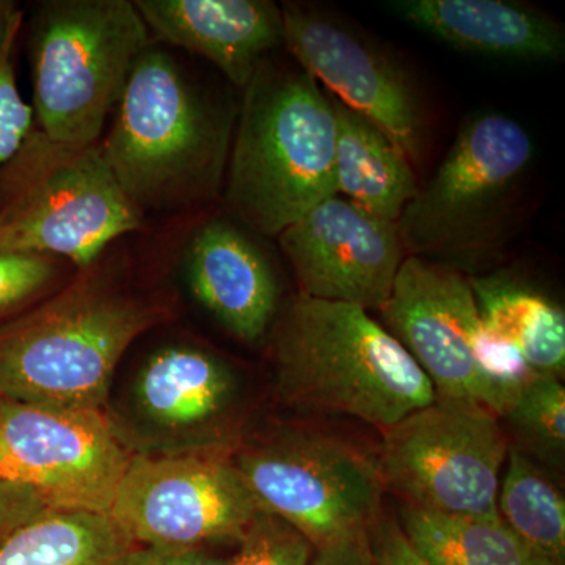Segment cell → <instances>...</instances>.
<instances>
[{
    "label": "cell",
    "instance_id": "obj_1",
    "mask_svg": "<svg viewBox=\"0 0 565 565\" xmlns=\"http://www.w3.org/2000/svg\"><path fill=\"white\" fill-rule=\"evenodd\" d=\"M95 264L39 307L0 323V399L103 411L129 345L166 321Z\"/></svg>",
    "mask_w": 565,
    "mask_h": 565
},
{
    "label": "cell",
    "instance_id": "obj_2",
    "mask_svg": "<svg viewBox=\"0 0 565 565\" xmlns=\"http://www.w3.org/2000/svg\"><path fill=\"white\" fill-rule=\"evenodd\" d=\"M244 90L225 200L253 232L278 237L337 195L332 99L305 71L267 61Z\"/></svg>",
    "mask_w": 565,
    "mask_h": 565
},
{
    "label": "cell",
    "instance_id": "obj_3",
    "mask_svg": "<svg viewBox=\"0 0 565 565\" xmlns=\"http://www.w3.org/2000/svg\"><path fill=\"white\" fill-rule=\"evenodd\" d=\"M99 147L141 215L181 210L217 192L230 126L172 55L148 46L134 63Z\"/></svg>",
    "mask_w": 565,
    "mask_h": 565
},
{
    "label": "cell",
    "instance_id": "obj_4",
    "mask_svg": "<svg viewBox=\"0 0 565 565\" xmlns=\"http://www.w3.org/2000/svg\"><path fill=\"white\" fill-rule=\"evenodd\" d=\"M275 352L282 396L311 411L385 430L437 399L414 356L356 305L297 297Z\"/></svg>",
    "mask_w": 565,
    "mask_h": 565
},
{
    "label": "cell",
    "instance_id": "obj_5",
    "mask_svg": "<svg viewBox=\"0 0 565 565\" xmlns=\"http://www.w3.org/2000/svg\"><path fill=\"white\" fill-rule=\"evenodd\" d=\"M150 29L129 0H51L33 21V131L66 148L98 145Z\"/></svg>",
    "mask_w": 565,
    "mask_h": 565
},
{
    "label": "cell",
    "instance_id": "obj_6",
    "mask_svg": "<svg viewBox=\"0 0 565 565\" xmlns=\"http://www.w3.org/2000/svg\"><path fill=\"white\" fill-rule=\"evenodd\" d=\"M140 226L99 143L61 147L32 129L0 174V252L52 256L82 270Z\"/></svg>",
    "mask_w": 565,
    "mask_h": 565
},
{
    "label": "cell",
    "instance_id": "obj_7",
    "mask_svg": "<svg viewBox=\"0 0 565 565\" xmlns=\"http://www.w3.org/2000/svg\"><path fill=\"white\" fill-rule=\"evenodd\" d=\"M384 484L407 503L438 514L497 519L509 440L481 405L435 399L384 430Z\"/></svg>",
    "mask_w": 565,
    "mask_h": 565
},
{
    "label": "cell",
    "instance_id": "obj_8",
    "mask_svg": "<svg viewBox=\"0 0 565 565\" xmlns=\"http://www.w3.org/2000/svg\"><path fill=\"white\" fill-rule=\"evenodd\" d=\"M264 509L221 446L134 455L110 519L139 546L239 542Z\"/></svg>",
    "mask_w": 565,
    "mask_h": 565
},
{
    "label": "cell",
    "instance_id": "obj_9",
    "mask_svg": "<svg viewBox=\"0 0 565 565\" xmlns=\"http://www.w3.org/2000/svg\"><path fill=\"white\" fill-rule=\"evenodd\" d=\"M132 457L104 411L0 399V478L51 511L109 515Z\"/></svg>",
    "mask_w": 565,
    "mask_h": 565
},
{
    "label": "cell",
    "instance_id": "obj_10",
    "mask_svg": "<svg viewBox=\"0 0 565 565\" xmlns=\"http://www.w3.org/2000/svg\"><path fill=\"white\" fill-rule=\"evenodd\" d=\"M259 505L316 548L353 531L367 530L382 514L379 463L340 438L282 435L236 457Z\"/></svg>",
    "mask_w": 565,
    "mask_h": 565
},
{
    "label": "cell",
    "instance_id": "obj_11",
    "mask_svg": "<svg viewBox=\"0 0 565 565\" xmlns=\"http://www.w3.org/2000/svg\"><path fill=\"white\" fill-rule=\"evenodd\" d=\"M533 151L526 129L505 115L482 114L465 122L433 180L397 221L405 252L467 248L497 217Z\"/></svg>",
    "mask_w": 565,
    "mask_h": 565
},
{
    "label": "cell",
    "instance_id": "obj_12",
    "mask_svg": "<svg viewBox=\"0 0 565 565\" xmlns=\"http://www.w3.org/2000/svg\"><path fill=\"white\" fill-rule=\"evenodd\" d=\"M300 296L382 310L405 259L396 222L343 196L323 200L278 236Z\"/></svg>",
    "mask_w": 565,
    "mask_h": 565
},
{
    "label": "cell",
    "instance_id": "obj_13",
    "mask_svg": "<svg viewBox=\"0 0 565 565\" xmlns=\"http://www.w3.org/2000/svg\"><path fill=\"white\" fill-rule=\"evenodd\" d=\"M382 315L433 382L437 399L487 408L475 356L481 315L470 281L440 264L405 256Z\"/></svg>",
    "mask_w": 565,
    "mask_h": 565
},
{
    "label": "cell",
    "instance_id": "obj_14",
    "mask_svg": "<svg viewBox=\"0 0 565 565\" xmlns=\"http://www.w3.org/2000/svg\"><path fill=\"white\" fill-rule=\"evenodd\" d=\"M282 46L334 99L374 122L411 159L423 148V117L403 71L340 22L299 6L281 7Z\"/></svg>",
    "mask_w": 565,
    "mask_h": 565
},
{
    "label": "cell",
    "instance_id": "obj_15",
    "mask_svg": "<svg viewBox=\"0 0 565 565\" xmlns=\"http://www.w3.org/2000/svg\"><path fill=\"white\" fill-rule=\"evenodd\" d=\"M159 39L206 58L245 88L282 44L281 7L270 0H136Z\"/></svg>",
    "mask_w": 565,
    "mask_h": 565
},
{
    "label": "cell",
    "instance_id": "obj_16",
    "mask_svg": "<svg viewBox=\"0 0 565 565\" xmlns=\"http://www.w3.org/2000/svg\"><path fill=\"white\" fill-rule=\"evenodd\" d=\"M184 273L193 297L230 333L262 340L277 313L278 282L250 236L230 222L204 223L185 247Z\"/></svg>",
    "mask_w": 565,
    "mask_h": 565
},
{
    "label": "cell",
    "instance_id": "obj_17",
    "mask_svg": "<svg viewBox=\"0 0 565 565\" xmlns=\"http://www.w3.org/2000/svg\"><path fill=\"white\" fill-rule=\"evenodd\" d=\"M394 14L448 46L505 61H559L563 28L522 3L504 0H396Z\"/></svg>",
    "mask_w": 565,
    "mask_h": 565
},
{
    "label": "cell",
    "instance_id": "obj_18",
    "mask_svg": "<svg viewBox=\"0 0 565 565\" xmlns=\"http://www.w3.org/2000/svg\"><path fill=\"white\" fill-rule=\"evenodd\" d=\"M136 403L145 419L167 433H193L217 422L236 397L225 363L189 345L152 353L137 375Z\"/></svg>",
    "mask_w": 565,
    "mask_h": 565
},
{
    "label": "cell",
    "instance_id": "obj_19",
    "mask_svg": "<svg viewBox=\"0 0 565 565\" xmlns=\"http://www.w3.org/2000/svg\"><path fill=\"white\" fill-rule=\"evenodd\" d=\"M332 99L337 121V195L384 221H399L419 188L411 161L386 134Z\"/></svg>",
    "mask_w": 565,
    "mask_h": 565
},
{
    "label": "cell",
    "instance_id": "obj_20",
    "mask_svg": "<svg viewBox=\"0 0 565 565\" xmlns=\"http://www.w3.org/2000/svg\"><path fill=\"white\" fill-rule=\"evenodd\" d=\"M137 548L110 515L50 511L0 544V565H131Z\"/></svg>",
    "mask_w": 565,
    "mask_h": 565
},
{
    "label": "cell",
    "instance_id": "obj_21",
    "mask_svg": "<svg viewBox=\"0 0 565 565\" xmlns=\"http://www.w3.org/2000/svg\"><path fill=\"white\" fill-rule=\"evenodd\" d=\"M482 321L522 353L537 375L565 370V315L546 296L505 278L470 280Z\"/></svg>",
    "mask_w": 565,
    "mask_h": 565
},
{
    "label": "cell",
    "instance_id": "obj_22",
    "mask_svg": "<svg viewBox=\"0 0 565 565\" xmlns=\"http://www.w3.org/2000/svg\"><path fill=\"white\" fill-rule=\"evenodd\" d=\"M397 523L430 565H556L516 537L501 516L438 514L405 504Z\"/></svg>",
    "mask_w": 565,
    "mask_h": 565
},
{
    "label": "cell",
    "instance_id": "obj_23",
    "mask_svg": "<svg viewBox=\"0 0 565 565\" xmlns=\"http://www.w3.org/2000/svg\"><path fill=\"white\" fill-rule=\"evenodd\" d=\"M498 512L516 537L550 563L564 565L565 501L530 456L509 448Z\"/></svg>",
    "mask_w": 565,
    "mask_h": 565
},
{
    "label": "cell",
    "instance_id": "obj_24",
    "mask_svg": "<svg viewBox=\"0 0 565 565\" xmlns=\"http://www.w3.org/2000/svg\"><path fill=\"white\" fill-rule=\"evenodd\" d=\"M511 426L520 451L559 465L565 451V388L559 379L539 375L501 416Z\"/></svg>",
    "mask_w": 565,
    "mask_h": 565
},
{
    "label": "cell",
    "instance_id": "obj_25",
    "mask_svg": "<svg viewBox=\"0 0 565 565\" xmlns=\"http://www.w3.org/2000/svg\"><path fill=\"white\" fill-rule=\"evenodd\" d=\"M313 550L299 531L263 511L241 539L232 565H310Z\"/></svg>",
    "mask_w": 565,
    "mask_h": 565
},
{
    "label": "cell",
    "instance_id": "obj_26",
    "mask_svg": "<svg viewBox=\"0 0 565 565\" xmlns=\"http://www.w3.org/2000/svg\"><path fill=\"white\" fill-rule=\"evenodd\" d=\"M62 259L33 253L0 252V319L28 307L51 288Z\"/></svg>",
    "mask_w": 565,
    "mask_h": 565
},
{
    "label": "cell",
    "instance_id": "obj_27",
    "mask_svg": "<svg viewBox=\"0 0 565 565\" xmlns=\"http://www.w3.org/2000/svg\"><path fill=\"white\" fill-rule=\"evenodd\" d=\"M18 35L0 52V174L21 151L33 129V109L22 98L14 73L13 51Z\"/></svg>",
    "mask_w": 565,
    "mask_h": 565
},
{
    "label": "cell",
    "instance_id": "obj_28",
    "mask_svg": "<svg viewBox=\"0 0 565 565\" xmlns=\"http://www.w3.org/2000/svg\"><path fill=\"white\" fill-rule=\"evenodd\" d=\"M375 565H430L405 537L399 523L379 515L367 527Z\"/></svg>",
    "mask_w": 565,
    "mask_h": 565
},
{
    "label": "cell",
    "instance_id": "obj_29",
    "mask_svg": "<svg viewBox=\"0 0 565 565\" xmlns=\"http://www.w3.org/2000/svg\"><path fill=\"white\" fill-rule=\"evenodd\" d=\"M51 509L31 490L0 478V544Z\"/></svg>",
    "mask_w": 565,
    "mask_h": 565
},
{
    "label": "cell",
    "instance_id": "obj_30",
    "mask_svg": "<svg viewBox=\"0 0 565 565\" xmlns=\"http://www.w3.org/2000/svg\"><path fill=\"white\" fill-rule=\"evenodd\" d=\"M131 565H232V557L214 555L204 546H139Z\"/></svg>",
    "mask_w": 565,
    "mask_h": 565
},
{
    "label": "cell",
    "instance_id": "obj_31",
    "mask_svg": "<svg viewBox=\"0 0 565 565\" xmlns=\"http://www.w3.org/2000/svg\"><path fill=\"white\" fill-rule=\"evenodd\" d=\"M310 565H375L367 530L353 531L319 546Z\"/></svg>",
    "mask_w": 565,
    "mask_h": 565
},
{
    "label": "cell",
    "instance_id": "obj_32",
    "mask_svg": "<svg viewBox=\"0 0 565 565\" xmlns=\"http://www.w3.org/2000/svg\"><path fill=\"white\" fill-rule=\"evenodd\" d=\"M22 10L13 0H0V52L6 47L11 36L20 33Z\"/></svg>",
    "mask_w": 565,
    "mask_h": 565
}]
</instances>
